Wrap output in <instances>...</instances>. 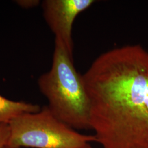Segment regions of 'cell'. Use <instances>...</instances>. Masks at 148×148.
<instances>
[{
  "label": "cell",
  "mask_w": 148,
  "mask_h": 148,
  "mask_svg": "<svg viewBox=\"0 0 148 148\" xmlns=\"http://www.w3.org/2000/svg\"><path fill=\"white\" fill-rule=\"evenodd\" d=\"M90 125L103 148H148V52L126 45L102 53L82 75Z\"/></svg>",
  "instance_id": "6da1fadb"
},
{
  "label": "cell",
  "mask_w": 148,
  "mask_h": 148,
  "mask_svg": "<svg viewBox=\"0 0 148 148\" xmlns=\"http://www.w3.org/2000/svg\"><path fill=\"white\" fill-rule=\"evenodd\" d=\"M48 108L59 120L76 130H91L90 103L82 76L74 66L73 56L55 39L50 70L38 79Z\"/></svg>",
  "instance_id": "7a4b0ae2"
},
{
  "label": "cell",
  "mask_w": 148,
  "mask_h": 148,
  "mask_svg": "<svg viewBox=\"0 0 148 148\" xmlns=\"http://www.w3.org/2000/svg\"><path fill=\"white\" fill-rule=\"evenodd\" d=\"M7 148H77L96 142L95 136L79 132L55 116L47 106L9 123Z\"/></svg>",
  "instance_id": "3957f363"
},
{
  "label": "cell",
  "mask_w": 148,
  "mask_h": 148,
  "mask_svg": "<svg viewBox=\"0 0 148 148\" xmlns=\"http://www.w3.org/2000/svg\"><path fill=\"white\" fill-rule=\"evenodd\" d=\"M95 2L94 0H45L43 16L51 31L73 56V25L76 18Z\"/></svg>",
  "instance_id": "277c9868"
},
{
  "label": "cell",
  "mask_w": 148,
  "mask_h": 148,
  "mask_svg": "<svg viewBox=\"0 0 148 148\" xmlns=\"http://www.w3.org/2000/svg\"><path fill=\"white\" fill-rule=\"evenodd\" d=\"M41 109V107L37 104L12 101L0 95V123H9L23 114L36 112Z\"/></svg>",
  "instance_id": "5b68a950"
},
{
  "label": "cell",
  "mask_w": 148,
  "mask_h": 148,
  "mask_svg": "<svg viewBox=\"0 0 148 148\" xmlns=\"http://www.w3.org/2000/svg\"><path fill=\"white\" fill-rule=\"evenodd\" d=\"M9 123H0V148L5 147L10 137Z\"/></svg>",
  "instance_id": "8992f818"
},
{
  "label": "cell",
  "mask_w": 148,
  "mask_h": 148,
  "mask_svg": "<svg viewBox=\"0 0 148 148\" xmlns=\"http://www.w3.org/2000/svg\"><path fill=\"white\" fill-rule=\"evenodd\" d=\"M16 3L23 8L29 9L37 7L40 3L38 0H18Z\"/></svg>",
  "instance_id": "52a82bcc"
},
{
  "label": "cell",
  "mask_w": 148,
  "mask_h": 148,
  "mask_svg": "<svg viewBox=\"0 0 148 148\" xmlns=\"http://www.w3.org/2000/svg\"><path fill=\"white\" fill-rule=\"evenodd\" d=\"M93 148L92 147V146L90 145V143H88V144H85L84 145H83V146H81V147H79V148Z\"/></svg>",
  "instance_id": "ba28073f"
},
{
  "label": "cell",
  "mask_w": 148,
  "mask_h": 148,
  "mask_svg": "<svg viewBox=\"0 0 148 148\" xmlns=\"http://www.w3.org/2000/svg\"><path fill=\"white\" fill-rule=\"evenodd\" d=\"M3 148H6V147H3Z\"/></svg>",
  "instance_id": "9c48e42d"
}]
</instances>
